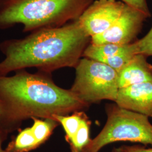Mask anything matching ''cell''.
<instances>
[{
    "label": "cell",
    "mask_w": 152,
    "mask_h": 152,
    "mask_svg": "<svg viewBox=\"0 0 152 152\" xmlns=\"http://www.w3.org/2000/svg\"><path fill=\"white\" fill-rule=\"evenodd\" d=\"M147 58L142 54L134 55L118 72L119 89L152 81V65L148 62Z\"/></svg>",
    "instance_id": "9"
},
{
    "label": "cell",
    "mask_w": 152,
    "mask_h": 152,
    "mask_svg": "<svg viewBox=\"0 0 152 152\" xmlns=\"http://www.w3.org/2000/svg\"><path fill=\"white\" fill-rule=\"evenodd\" d=\"M148 18L144 12L126 4L120 18L107 31L91 37L90 44H132L141 32L143 23Z\"/></svg>",
    "instance_id": "6"
},
{
    "label": "cell",
    "mask_w": 152,
    "mask_h": 152,
    "mask_svg": "<svg viewBox=\"0 0 152 152\" xmlns=\"http://www.w3.org/2000/svg\"><path fill=\"white\" fill-rule=\"evenodd\" d=\"M131 51H134L136 54V48L134 42L127 45L112 44L101 45L90 44L85 50L82 56L99 61H102L116 55Z\"/></svg>",
    "instance_id": "10"
},
{
    "label": "cell",
    "mask_w": 152,
    "mask_h": 152,
    "mask_svg": "<svg viewBox=\"0 0 152 152\" xmlns=\"http://www.w3.org/2000/svg\"><path fill=\"white\" fill-rule=\"evenodd\" d=\"M121 1L144 12L149 18L151 16L147 5V0H121Z\"/></svg>",
    "instance_id": "17"
},
{
    "label": "cell",
    "mask_w": 152,
    "mask_h": 152,
    "mask_svg": "<svg viewBox=\"0 0 152 152\" xmlns=\"http://www.w3.org/2000/svg\"><path fill=\"white\" fill-rule=\"evenodd\" d=\"M134 42L137 54L152 56V27L144 37Z\"/></svg>",
    "instance_id": "16"
},
{
    "label": "cell",
    "mask_w": 152,
    "mask_h": 152,
    "mask_svg": "<svg viewBox=\"0 0 152 152\" xmlns=\"http://www.w3.org/2000/svg\"><path fill=\"white\" fill-rule=\"evenodd\" d=\"M91 122L85 115L73 141L69 144L72 152H82L91 141L90 139V128Z\"/></svg>",
    "instance_id": "14"
},
{
    "label": "cell",
    "mask_w": 152,
    "mask_h": 152,
    "mask_svg": "<svg viewBox=\"0 0 152 152\" xmlns=\"http://www.w3.org/2000/svg\"><path fill=\"white\" fill-rule=\"evenodd\" d=\"M32 120L33 121V124L31 127L39 146L49 139L55 129L59 125L56 120L52 118L42 120L37 118H33Z\"/></svg>",
    "instance_id": "13"
},
{
    "label": "cell",
    "mask_w": 152,
    "mask_h": 152,
    "mask_svg": "<svg viewBox=\"0 0 152 152\" xmlns=\"http://www.w3.org/2000/svg\"><path fill=\"white\" fill-rule=\"evenodd\" d=\"M94 0H2L0 29L16 24L23 32L61 27L77 20Z\"/></svg>",
    "instance_id": "3"
},
{
    "label": "cell",
    "mask_w": 152,
    "mask_h": 152,
    "mask_svg": "<svg viewBox=\"0 0 152 152\" xmlns=\"http://www.w3.org/2000/svg\"><path fill=\"white\" fill-rule=\"evenodd\" d=\"M107 121L98 136L91 140L82 152H98L107 144L116 141H130L152 145V125L144 114L108 105Z\"/></svg>",
    "instance_id": "4"
},
{
    "label": "cell",
    "mask_w": 152,
    "mask_h": 152,
    "mask_svg": "<svg viewBox=\"0 0 152 152\" xmlns=\"http://www.w3.org/2000/svg\"><path fill=\"white\" fill-rule=\"evenodd\" d=\"M85 115L83 112L79 111L72 115H54L53 119L63 126L65 132V139L69 144L73 141Z\"/></svg>",
    "instance_id": "12"
},
{
    "label": "cell",
    "mask_w": 152,
    "mask_h": 152,
    "mask_svg": "<svg viewBox=\"0 0 152 152\" xmlns=\"http://www.w3.org/2000/svg\"><path fill=\"white\" fill-rule=\"evenodd\" d=\"M91 37L78 19L59 27L42 28L22 38L0 44L5 58L0 61V76L29 68L51 73L65 67H76Z\"/></svg>",
    "instance_id": "2"
},
{
    "label": "cell",
    "mask_w": 152,
    "mask_h": 152,
    "mask_svg": "<svg viewBox=\"0 0 152 152\" xmlns=\"http://www.w3.org/2000/svg\"><path fill=\"white\" fill-rule=\"evenodd\" d=\"M120 148L122 152H152V145L151 148H146L141 145H124Z\"/></svg>",
    "instance_id": "18"
},
{
    "label": "cell",
    "mask_w": 152,
    "mask_h": 152,
    "mask_svg": "<svg viewBox=\"0 0 152 152\" xmlns=\"http://www.w3.org/2000/svg\"><path fill=\"white\" fill-rule=\"evenodd\" d=\"M136 54V53L134 51H131L116 55L111 58L103 60L101 62L108 65L118 73Z\"/></svg>",
    "instance_id": "15"
},
{
    "label": "cell",
    "mask_w": 152,
    "mask_h": 152,
    "mask_svg": "<svg viewBox=\"0 0 152 152\" xmlns=\"http://www.w3.org/2000/svg\"><path fill=\"white\" fill-rule=\"evenodd\" d=\"M39 147L31 127H29L20 131L9 143L5 150L7 152H28Z\"/></svg>",
    "instance_id": "11"
},
{
    "label": "cell",
    "mask_w": 152,
    "mask_h": 152,
    "mask_svg": "<svg viewBox=\"0 0 152 152\" xmlns=\"http://www.w3.org/2000/svg\"><path fill=\"white\" fill-rule=\"evenodd\" d=\"M2 1V0H0V1Z\"/></svg>",
    "instance_id": "21"
},
{
    "label": "cell",
    "mask_w": 152,
    "mask_h": 152,
    "mask_svg": "<svg viewBox=\"0 0 152 152\" xmlns=\"http://www.w3.org/2000/svg\"><path fill=\"white\" fill-rule=\"evenodd\" d=\"M71 91L88 105L103 100L115 102L119 87L118 73L104 63L84 58L76 67Z\"/></svg>",
    "instance_id": "5"
},
{
    "label": "cell",
    "mask_w": 152,
    "mask_h": 152,
    "mask_svg": "<svg viewBox=\"0 0 152 152\" xmlns=\"http://www.w3.org/2000/svg\"><path fill=\"white\" fill-rule=\"evenodd\" d=\"M115 102L122 108L152 117V81L120 88Z\"/></svg>",
    "instance_id": "8"
},
{
    "label": "cell",
    "mask_w": 152,
    "mask_h": 152,
    "mask_svg": "<svg viewBox=\"0 0 152 152\" xmlns=\"http://www.w3.org/2000/svg\"><path fill=\"white\" fill-rule=\"evenodd\" d=\"M51 73L26 69L13 76H0V129L9 135L19 130L24 121L52 118L82 111L88 105L72 92L57 86Z\"/></svg>",
    "instance_id": "1"
},
{
    "label": "cell",
    "mask_w": 152,
    "mask_h": 152,
    "mask_svg": "<svg viewBox=\"0 0 152 152\" xmlns=\"http://www.w3.org/2000/svg\"><path fill=\"white\" fill-rule=\"evenodd\" d=\"M7 134H6L4 132H3L0 129V152H7L5 149H3L2 148V142L5 140L7 137Z\"/></svg>",
    "instance_id": "19"
},
{
    "label": "cell",
    "mask_w": 152,
    "mask_h": 152,
    "mask_svg": "<svg viewBox=\"0 0 152 152\" xmlns=\"http://www.w3.org/2000/svg\"><path fill=\"white\" fill-rule=\"evenodd\" d=\"M112 152H122L120 148H114Z\"/></svg>",
    "instance_id": "20"
},
{
    "label": "cell",
    "mask_w": 152,
    "mask_h": 152,
    "mask_svg": "<svg viewBox=\"0 0 152 152\" xmlns=\"http://www.w3.org/2000/svg\"><path fill=\"white\" fill-rule=\"evenodd\" d=\"M125 6L120 1L96 0L78 20L84 31L92 37L107 31L120 18Z\"/></svg>",
    "instance_id": "7"
}]
</instances>
